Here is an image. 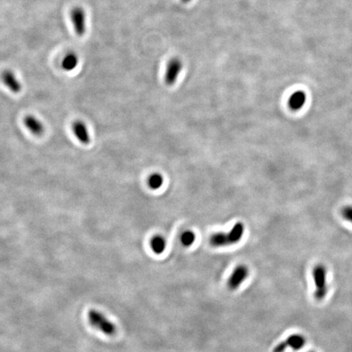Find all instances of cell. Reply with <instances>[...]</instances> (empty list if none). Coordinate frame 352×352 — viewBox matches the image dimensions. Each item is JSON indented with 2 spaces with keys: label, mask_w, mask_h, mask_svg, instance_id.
I'll use <instances>...</instances> for the list:
<instances>
[{
  "label": "cell",
  "mask_w": 352,
  "mask_h": 352,
  "mask_svg": "<svg viewBox=\"0 0 352 352\" xmlns=\"http://www.w3.org/2000/svg\"><path fill=\"white\" fill-rule=\"evenodd\" d=\"M209 242L214 247H221V246L230 245L227 233H222V232L213 235L209 239Z\"/></svg>",
  "instance_id": "obj_13"
},
{
  "label": "cell",
  "mask_w": 352,
  "mask_h": 352,
  "mask_svg": "<svg viewBox=\"0 0 352 352\" xmlns=\"http://www.w3.org/2000/svg\"><path fill=\"white\" fill-rule=\"evenodd\" d=\"M306 337L300 334H293L286 337L283 342H280L274 347L272 352H285L286 349L299 351L304 348L306 344Z\"/></svg>",
  "instance_id": "obj_3"
},
{
  "label": "cell",
  "mask_w": 352,
  "mask_h": 352,
  "mask_svg": "<svg viewBox=\"0 0 352 352\" xmlns=\"http://www.w3.org/2000/svg\"><path fill=\"white\" fill-rule=\"evenodd\" d=\"M88 320L90 324L96 329H99L103 334L112 336L116 333V326L112 322L110 321L106 317L100 313V311L96 310H91L88 312Z\"/></svg>",
  "instance_id": "obj_2"
},
{
  "label": "cell",
  "mask_w": 352,
  "mask_h": 352,
  "mask_svg": "<svg viewBox=\"0 0 352 352\" xmlns=\"http://www.w3.org/2000/svg\"><path fill=\"white\" fill-rule=\"evenodd\" d=\"M245 227L242 223H238L233 226L230 232L227 233L230 245L238 243L242 238Z\"/></svg>",
  "instance_id": "obj_12"
},
{
  "label": "cell",
  "mask_w": 352,
  "mask_h": 352,
  "mask_svg": "<svg viewBox=\"0 0 352 352\" xmlns=\"http://www.w3.org/2000/svg\"><path fill=\"white\" fill-rule=\"evenodd\" d=\"M2 80L6 87L13 93H19L22 89V86L16 74L12 70H4L2 74Z\"/></svg>",
  "instance_id": "obj_7"
},
{
  "label": "cell",
  "mask_w": 352,
  "mask_h": 352,
  "mask_svg": "<svg viewBox=\"0 0 352 352\" xmlns=\"http://www.w3.org/2000/svg\"><path fill=\"white\" fill-rule=\"evenodd\" d=\"M181 1L182 2H184V3H189L191 0H181Z\"/></svg>",
  "instance_id": "obj_18"
},
{
  "label": "cell",
  "mask_w": 352,
  "mask_h": 352,
  "mask_svg": "<svg viewBox=\"0 0 352 352\" xmlns=\"http://www.w3.org/2000/svg\"><path fill=\"white\" fill-rule=\"evenodd\" d=\"M148 184L153 190L160 189L163 184V177L159 173L153 174L148 178Z\"/></svg>",
  "instance_id": "obj_15"
},
{
  "label": "cell",
  "mask_w": 352,
  "mask_h": 352,
  "mask_svg": "<svg viewBox=\"0 0 352 352\" xmlns=\"http://www.w3.org/2000/svg\"><path fill=\"white\" fill-rule=\"evenodd\" d=\"M79 62H80V59H79L78 55L73 51L69 52L63 58L62 62V69H64V71H72L76 69Z\"/></svg>",
  "instance_id": "obj_11"
},
{
  "label": "cell",
  "mask_w": 352,
  "mask_h": 352,
  "mask_svg": "<svg viewBox=\"0 0 352 352\" xmlns=\"http://www.w3.org/2000/svg\"><path fill=\"white\" fill-rule=\"evenodd\" d=\"M73 131L78 141L82 144H88L90 143V135L87 126L82 121H76L73 125Z\"/></svg>",
  "instance_id": "obj_9"
},
{
  "label": "cell",
  "mask_w": 352,
  "mask_h": 352,
  "mask_svg": "<svg viewBox=\"0 0 352 352\" xmlns=\"http://www.w3.org/2000/svg\"><path fill=\"white\" fill-rule=\"evenodd\" d=\"M312 278L314 282V298L317 301L325 299L329 291L328 271L324 264L319 263L312 269Z\"/></svg>",
  "instance_id": "obj_1"
},
{
  "label": "cell",
  "mask_w": 352,
  "mask_h": 352,
  "mask_svg": "<svg viewBox=\"0 0 352 352\" xmlns=\"http://www.w3.org/2000/svg\"><path fill=\"white\" fill-rule=\"evenodd\" d=\"M195 238H196V237H195V234H194L193 232H191V231H186V232H184L181 235L180 241H181L182 244L184 246L188 247V246H190V245L193 244Z\"/></svg>",
  "instance_id": "obj_16"
},
{
  "label": "cell",
  "mask_w": 352,
  "mask_h": 352,
  "mask_svg": "<svg viewBox=\"0 0 352 352\" xmlns=\"http://www.w3.org/2000/svg\"><path fill=\"white\" fill-rule=\"evenodd\" d=\"M306 94L304 91L298 90L293 92L288 98V107L293 111H298L304 108L306 104Z\"/></svg>",
  "instance_id": "obj_8"
},
{
  "label": "cell",
  "mask_w": 352,
  "mask_h": 352,
  "mask_svg": "<svg viewBox=\"0 0 352 352\" xmlns=\"http://www.w3.org/2000/svg\"><path fill=\"white\" fill-rule=\"evenodd\" d=\"M342 216L344 218L345 220L349 221L352 224V206H347L342 208Z\"/></svg>",
  "instance_id": "obj_17"
},
{
  "label": "cell",
  "mask_w": 352,
  "mask_h": 352,
  "mask_svg": "<svg viewBox=\"0 0 352 352\" xmlns=\"http://www.w3.org/2000/svg\"><path fill=\"white\" fill-rule=\"evenodd\" d=\"M24 124L33 135H41L44 132V124L33 115H27L24 118Z\"/></svg>",
  "instance_id": "obj_10"
},
{
  "label": "cell",
  "mask_w": 352,
  "mask_h": 352,
  "mask_svg": "<svg viewBox=\"0 0 352 352\" xmlns=\"http://www.w3.org/2000/svg\"><path fill=\"white\" fill-rule=\"evenodd\" d=\"M72 23L77 35H84L87 31V17L85 11L80 7L73 8L70 13Z\"/></svg>",
  "instance_id": "obj_4"
},
{
  "label": "cell",
  "mask_w": 352,
  "mask_h": 352,
  "mask_svg": "<svg viewBox=\"0 0 352 352\" xmlns=\"http://www.w3.org/2000/svg\"><path fill=\"white\" fill-rule=\"evenodd\" d=\"M166 240L160 236H157L151 240L152 250L157 255H160L161 253L164 252V250L166 249Z\"/></svg>",
  "instance_id": "obj_14"
},
{
  "label": "cell",
  "mask_w": 352,
  "mask_h": 352,
  "mask_svg": "<svg viewBox=\"0 0 352 352\" xmlns=\"http://www.w3.org/2000/svg\"><path fill=\"white\" fill-rule=\"evenodd\" d=\"M249 268L245 265H239L235 268L227 281V287L230 290H236L249 276Z\"/></svg>",
  "instance_id": "obj_5"
},
{
  "label": "cell",
  "mask_w": 352,
  "mask_h": 352,
  "mask_svg": "<svg viewBox=\"0 0 352 352\" xmlns=\"http://www.w3.org/2000/svg\"><path fill=\"white\" fill-rule=\"evenodd\" d=\"M183 68V63L179 58H172L168 62L165 74V82L169 86L173 85L177 81Z\"/></svg>",
  "instance_id": "obj_6"
},
{
  "label": "cell",
  "mask_w": 352,
  "mask_h": 352,
  "mask_svg": "<svg viewBox=\"0 0 352 352\" xmlns=\"http://www.w3.org/2000/svg\"></svg>",
  "instance_id": "obj_19"
}]
</instances>
